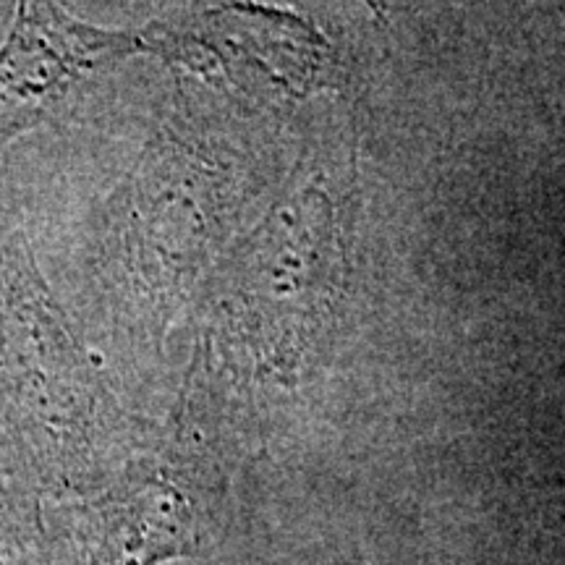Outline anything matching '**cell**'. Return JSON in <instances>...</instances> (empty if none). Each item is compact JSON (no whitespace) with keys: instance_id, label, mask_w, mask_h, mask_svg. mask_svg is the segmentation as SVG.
Instances as JSON below:
<instances>
[{"instance_id":"obj_1","label":"cell","mask_w":565,"mask_h":565,"mask_svg":"<svg viewBox=\"0 0 565 565\" xmlns=\"http://www.w3.org/2000/svg\"><path fill=\"white\" fill-rule=\"evenodd\" d=\"M97 393L24 236L0 221V477L24 500L87 484Z\"/></svg>"},{"instance_id":"obj_2","label":"cell","mask_w":565,"mask_h":565,"mask_svg":"<svg viewBox=\"0 0 565 565\" xmlns=\"http://www.w3.org/2000/svg\"><path fill=\"white\" fill-rule=\"evenodd\" d=\"M145 47L55 3H21L0 45V150L19 134L61 116L89 76Z\"/></svg>"}]
</instances>
